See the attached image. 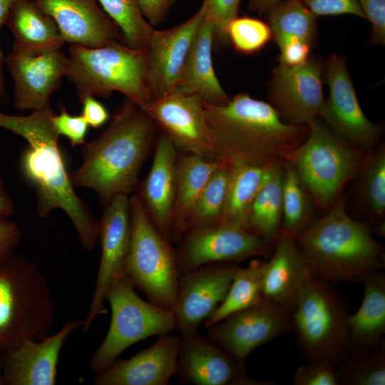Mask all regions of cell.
<instances>
[{
  "label": "cell",
  "instance_id": "1",
  "mask_svg": "<svg viewBox=\"0 0 385 385\" xmlns=\"http://www.w3.org/2000/svg\"><path fill=\"white\" fill-rule=\"evenodd\" d=\"M205 119L218 159L265 165L287 160L306 139L308 125L282 120L274 108L247 93L224 105L203 101Z\"/></svg>",
  "mask_w": 385,
  "mask_h": 385
},
{
  "label": "cell",
  "instance_id": "2",
  "mask_svg": "<svg viewBox=\"0 0 385 385\" xmlns=\"http://www.w3.org/2000/svg\"><path fill=\"white\" fill-rule=\"evenodd\" d=\"M156 124L139 106L125 98L108 125L82 145V163L70 175L74 186L94 190L106 204L128 195L138 182Z\"/></svg>",
  "mask_w": 385,
  "mask_h": 385
},
{
  "label": "cell",
  "instance_id": "3",
  "mask_svg": "<svg viewBox=\"0 0 385 385\" xmlns=\"http://www.w3.org/2000/svg\"><path fill=\"white\" fill-rule=\"evenodd\" d=\"M295 240L313 275L331 283L360 282L384 267V246L365 223L347 214L342 197Z\"/></svg>",
  "mask_w": 385,
  "mask_h": 385
},
{
  "label": "cell",
  "instance_id": "4",
  "mask_svg": "<svg viewBox=\"0 0 385 385\" xmlns=\"http://www.w3.org/2000/svg\"><path fill=\"white\" fill-rule=\"evenodd\" d=\"M54 113L52 109L42 112L23 137L28 146L20 157L21 171L35 190L38 215L43 218L53 210H63L81 245L92 251L98 239L99 221L76 193L52 125Z\"/></svg>",
  "mask_w": 385,
  "mask_h": 385
},
{
  "label": "cell",
  "instance_id": "5",
  "mask_svg": "<svg viewBox=\"0 0 385 385\" xmlns=\"http://www.w3.org/2000/svg\"><path fill=\"white\" fill-rule=\"evenodd\" d=\"M55 313L48 279L35 263L17 254L0 263V356L47 337Z\"/></svg>",
  "mask_w": 385,
  "mask_h": 385
},
{
  "label": "cell",
  "instance_id": "6",
  "mask_svg": "<svg viewBox=\"0 0 385 385\" xmlns=\"http://www.w3.org/2000/svg\"><path fill=\"white\" fill-rule=\"evenodd\" d=\"M66 76L79 100L109 97L118 91L139 106L150 101L148 48H132L120 41L99 47L70 44Z\"/></svg>",
  "mask_w": 385,
  "mask_h": 385
},
{
  "label": "cell",
  "instance_id": "7",
  "mask_svg": "<svg viewBox=\"0 0 385 385\" xmlns=\"http://www.w3.org/2000/svg\"><path fill=\"white\" fill-rule=\"evenodd\" d=\"M346 302L332 283L312 275L290 313L296 342L307 362L337 366L349 351Z\"/></svg>",
  "mask_w": 385,
  "mask_h": 385
},
{
  "label": "cell",
  "instance_id": "8",
  "mask_svg": "<svg viewBox=\"0 0 385 385\" xmlns=\"http://www.w3.org/2000/svg\"><path fill=\"white\" fill-rule=\"evenodd\" d=\"M308 126L307 137L285 161L296 170L314 205L326 210L361 170L369 151L339 138L319 118Z\"/></svg>",
  "mask_w": 385,
  "mask_h": 385
},
{
  "label": "cell",
  "instance_id": "9",
  "mask_svg": "<svg viewBox=\"0 0 385 385\" xmlns=\"http://www.w3.org/2000/svg\"><path fill=\"white\" fill-rule=\"evenodd\" d=\"M131 240L125 272L148 301L174 312L180 272L175 250L158 230L138 194L129 198Z\"/></svg>",
  "mask_w": 385,
  "mask_h": 385
},
{
  "label": "cell",
  "instance_id": "10",
  "mask_svg": "<svg viewBox=\"0 0 385 385\" xmlns=\"http://www.w3.org/2000/svg\"><path fill=\"white\" fill-rule=\"evenodd\" d=\"M126 274L108 288L105 299L111 309L108 332L92 355L89 369L97 374L115 361L133 344L176 329L174 312L140 298Z\"/></svg>",
  "mask_w": 385,
  "mask_h": 385
},
{
  "label": "cell",
  "instance_id": "11",
  "mask_svg": "<svg viewBox=\"0 0 385 385\" xmlns=\"http://www.w3.org/2000/svg\"><path fill=\"white\" fill-rule=\"evenodd\" d=\"M322 73L329 87V96L324 100L319 118L351 145L364 151L375 148L381 136V128L361 109L345 58L331 55L322 65Z\"/></svg>",
  "mask_w": 385,
  "mask_h": 385
},
{
  "label": "cell",
  "instance_id": "12",
  "mask_svg": "<svg viewBox=\"0 0 385 385\" xmlns=\"http://www.w3.org/2000/svg\"><path fill=\"white\" fill-rule=\"evenodd\" d=\"M175 250L180 274L215 263H237L264 255L270 242L240 226L220 223L186 232Z\"/></svg>",
  "mask_w": 385,
  "mask_h": 385
},
{
  "label": "cell",
  "instance_id": "13",
  "mask_svg": "<svg viewBox=\"0 0 385 385\" xmlns=\"http://www.w3.org/2000/svg\"><path fill=\"white\" fill-rule=\"evenodd\" d=\"M206 328L210 340L241 361L257 347L293 332L289 313L266 299Z\"/></svg>",
  "mask_w": 385,
  "mask_h": 385
},
{
  "label": "cell",
  "instance_id": "14",
  "mask_svg": "<svg viewBox=\"0 0 385 385\" xmlns=\"http://www.w3.org/2000/svg\"><path fill=\"white\" fill-rule=\"evenodd\" d=\"M322 64L309 58L296 66L279 63L268 83L269 103L284 123L308 125L319 118L324 102Z\"/></svg>",
  "mask_w": 385,
  "mask_h": 385
},
{
  "label": "cell",
  "instance_id": "15",
  "mask_svg": "<svg viewBox=\"0 0 385 385\" xmlns=\"http://www.w3.org/2000/svg\"><path fill=\"white\" fill-rule=\"evenodd\" d=\"M98 238L101 255L90 309L82 326L85 333L89 331L98 316L107 313L104 302L109 286L125 274V262L131 240L130 205L127 195H117L105 204L99 221Z\"/></svg>",
  "mask_w": 385,
  "mask_h": 385
},
{
  "label": "cell",
  "instance_id": "16",
  "mask_svg": "<svg viewBox=\"0 0 385 385\" xmlns=\"http://www.w3.org/2000/svg\"><path fill=\"white\" fill-rule=\"evenodd\" d=\"M140 107L178 150L218 159L200 97L173 91Z\"/></svg>",
  "mask_w": 385,
  "mask_h": 385
},
{
  "label": "cell",
  "instance_id": "17",
  "mask_svg": "<svg viewBox=\"0 0 385 385\" xmlns=\"http://www.w3.org/2000/svg\"><path fill=\"white\" fill-rule=\"evenodd\" d=\"M237 263H215L181 274L174 314L180 337L197 333L225 299Z\"/></svg>",
  "mask_w": 385,
  "mask_h": 385
},
{
  "label": "cell",
  "instance_id": "18",
  "mask_svg": "<svg viewBox=\"0 0 385 385\" xmlns=\"http://www.w3.org/2000/svg\"><path fill=\"white\" fill-rule=\"evenodd\" d=\"M176 374L180 381L196 385H269L250 379L245 361L226 352L198 332L180 337Z\"/></svg>",
  "mask_w": 385,
  "mask_h": 385
},
{
  "label": "cell",
  "instance_id": "19",
  "mask_svg": "<svg viewBox=\"0 0 385 385\" xmlns=\"http://www.w3.org/2000/svg\"><path fill=\"white\" fill-rule=\"evenodd\" d=\"M4 61L14 81V107L33 111L51 108V96L66 75L68 57L61 49L39 55L11 51Z\"/></svg>",
  "mask_w": 385,
  "mask_h": 385
},
{
  "label": "cell",
  "instance_id": "20",
  "mask_svg": "<svg viewBox=\"0 0 385 385\" xmlns=\"http://www.w3.org/2000/svg\"><path fill=\"white\" fill-rule=\"evenodd\" d=\"M83 320H68L56 333L45 338L24 340L0 356L6 385H53L62 347Z\"/></svg>",
  "mask_w": 385,
  "mask_h": 385
},
{
  "label": "cell",
  "instance_id": "21",
  "mask_svg": "<svg viewBox=\"0 0 385 385\" xmlns=\"http://www.w3.org/2000/svg\"><path fill=\"white\" fill-rule=\"evenodd\" d=\"M30 1L55 21L65 42L91 48L123 42L120 29L97 0Z\"/></svg>",
  "mask_w": 385,
  "mask_h": 385
},
{
  "label": "cell",
  "instance_id": "22",
  "mask_svg": "<svg viewBox=\"0 0 385 385\" xmlns=\"http://www.w3.org/2000/svg\"><path fill=\"white\" fill-rule=\"evenodd\" d=\"M205 17L202 6L185 21L166 30H155L148 49V80L153 99L175 91L198 28Z\"/></svg>",
  "mask_w": 385,
  "mask_h": 385
},
{
  "label": "cell",
  "instance_id": "23",
  "mask_svg": "<svg viewBox=\"0 0 385 385\" xmlns=\"http://www.w3.org/2000/svg\"><path fill=\"white\" fill-rule=\"evenodd\" d=\"M180 336L164 334L128 359H117L96 374L95 385H167L176 374Z\"/></svg>",
  "mask_w": 385,
  "mask_h": 385
},
{
  "label": "cell",
  "instance_id": "24",
  "mask_svg": "<svg viewBox=\"0 0 385 385\" xmlns=\"http://www.w3.org/2000/svg\"><path fill=\"white\" fill-rule=\"evenodd\" d=\"M312 274L295 239L280 234L272 256L265 262L262 297L282 307L290 314Z\"/></svg>",
  "mask_w": 385,
  "mask_h": 385
},
{
  "label": "cell",
  "instance_id": "25",
  "mask_svg": "<svg viewBox=\"0 0 385 385\" xmlns=\"http://www.w3.org/2000/svg\"><path fill=\"white\" fill-rule=\"evenodd\" d=\"M178 149L163 133L155 146L150 171L138 194L153 223L170 242L176 188Z\"/></svg>",
  "mask_w": 385,
  "mask_h": 385
},
{
  "label": "cell",
  "instance_id": "26",
  "mask_svg": "<svg viewBox=\"0 0 385 385\" xmlns=\"http://www.w3.org/2000/svg\"><path fill=\"white\" fill-rule=\"evenodd\" d=\"M214 41L211 23L204 17L183 64L175 91L200 97L212 105H224L230 98L222 87L213 68Z\"/></svg>",
  "mask_w": 385,
  "mask_h": 385
},
{
  "label": "cell",
  "instance_id": "27",
  "mask_svg": "<svg viewBox=\"0 0 385 385\" xmlns=\"http://www.w3.org/2000/svg\"><path fill=\"white\" fill-rule=\"evenodd\" d=\"M4 24L14 36L12 51L18 53H46L65 42L55 21L30 0H13Z\"/></svg>",
  "mask_w": 385,
  "mask_h": 385
},
{
  "label": "cell",
  "instance_id": "28",
  "mask_svg": "<svg viewBox=\"0 0 385 385\" xmlns=\"http://www.w3.org/2000/svg\"><path fill=\"white\" fill-rule=\"evenodd\" d=\"M364 297L356 312L347 322L349 351L374 349L381 344L385 333V274L380 271L364 275L360 280Z\"/></svg>",
  "mask_w": 385,
  "mask_h": 385
},
{
  "label": "cell",
  "instance_id": "29",
  "mask_svg": "<svg viewBox=\"0 0 385 385\" xmlns=\"http://www.w3.org/2000/svg\"><path fill=\"white\" fill-rule=\"evenodd\" d=\"M220 159L184 153L178 155L173 212V237L178 241L187 230L192 209Z\"/></svg>",
  "mask_w": 385,
  "mask_h": 385
},
{
  "label": "cell",
  "instance_id": "30",
  "mask_svg": "<svg viewBox=\"0 0 385 385\" xmlns=\"http://www.w3.org/2000/svg\"><path fill=\"white\" fill-rule=\"evenodd\" d=\"M283 162L274 160L269 164L248 215V230L269 242L276 241L281 232Z\"/></svg>",
  "mask_w": 385,
  "mask_h": 385
},
{
  "label": "cell",
  "instance_id": "31",
  "mask_svg": "<svg viewBox=\"0 0 385 385\" xmlns=\"http://www.w3.org/2000/svg\"><path fill=\"white\" fill-rule=\"evenodd\" d=\"M270 163L265 165L232 163L220 223L248 230L250 210Z\"/></svg>",
  "mask_w": 385,
  "mask_h": 385
},
{
  "label": "cell",
  "instance_id": "32",
  "mask_svg": "<svg viewBox=\"0 0 385 385\" xmlns=\"http://www.w3.org/2000/svg\"><path fill=\"white\" fill-rule=\"evenodd\" d=\"M265 14L279 49L294 43L313 46L317 16L300 0H284Z\"/></svg>",
  "mask_w": 385,
  "mask_h": 385
},
{
  "label": "cell",
  "instance_id": "33",
  "mask_svg": "<svg viewBox=\"0 0 385 385\" xmlns=\"http://www.w3.org/2000/svg\"><path fill=\"white\" fill-rule=\"evenodd\" d=\"M282 220L280 234L296 238L315 220L312 196L287 161L283 162Z\"/></svg>",
  "mask_w": 385,
  "mask_h": 385
},
{
  "label": "cell",
  "instance_id": "34",
  "mask_svg": "<svg viewBox=\"0 0 385 385\" xmlns=\"http://www.w3.org/2000/svg\"><path fill=\"white\" fill-rule=\"evenodd\" d=\"M265 262L252 260L245 267L236 268L227 293L213 314L205 320V327L212 325L228 315L260 303Z\"/></svg>",
  "mask_w": 385,
  "mask_h": 385
},
{
  "label": "cell",
  "instance_id": "35",
  "mask_svg": "<svg viewBox=\"0 0 385 385\" xmlns=\"http://www.w3.org/2000/svg\"><path fill=\"white\" fill-rule=\"evenodd\" d=\"M335 367L339 384L384 385V342L374 349L349 351Z\"/></svg>",
  "mask_w": 385,
  "mask_h": 385
},
{
  "label": "cell",
  "instance_id": "36",
  "mask_svg": "<svg viewBox=\"0 0 385 385\" xmlns=\"http://www.w3.org/2000/svg\"><path fill=\"white\" fill-rule=\"evenodd\" d=\"M231 166L232 163L221 160L192 209L186 232L220 223Z\"/></svg>",
  "mask_w": 385,
  "mask_h": 385
},
{
  "label": "cell",
  "instance_id": "37",
  "mask_svg": "<svg viewBox=\"0 0 385 385\" xmlns=\"http://www.w3.org/2000/svg\"><path fill=\"white\" fill-rule=\"evenodd\" d=\"M120 29L123 42L132 48H148L155 29L143 16L136 0H97Z\"/></svg>",
  "mask_w": 385,
  "mask_h": 385
},
{
  "label": "cell",
  "instance_id": "38",
  "mask_svg": "<svg viewBox=\"0 0 385 385\" xmlns=\"http://www.w3.org/2000/svg\"><path fill=\"white\" fill-rule=\"evenodd\" d=\"M362 193L371 215L382 217L385 212V148L369 151L361 168Z\"/></svg>",
  "mask_w": 385,
  "mask_h": 385
},
{
  "label": "cell",
  "instance_id": "39",
  "mask_svg": "<svg viewBox=\"0 0 385 385\" xmlns=\"http://www.w3.org/2000/svg\"><path fill=\"white\" fill-rule=\"evenodd\" d=\"M229 43L242 54H252L261 50L272 37L268 24L252 17L237 16L226 28Z\"/></svg>",
  "mask_w": 385,
  "mask_h": 385
},
{
  "label": "cell",
  "instance_id": "40",
  "mask_svg": "<svg viewBox=\"0 0 385 385\" xmlns=\"http://www.w3.org/2000/svg\"><path fill=\"white\" fill-rule=\"evenodd\" d=\"M241 0H203L205 17L213 29L214 40L221 44L229 43L226 28L230 21L238 16Z\"/></svg>",
  "mask_w": 385,
  "mask_h": 385
},
{
  "label": "cell",
  "instance_id": "41",
  "mask_svg": "<svg viewBox=\"0 0 385 385\" xmlns=\"http://www.w3.org/2000/svg\"><path fill=\"white\" fill-rule=\"evenodd\" d=\"M51 122L57 135L66 137L73 147L83 145L86 143L88 124L82 115H71L66 107L62 106L60 113L53 115Z\"/></svg>",
  "mask_w": 385,
  "mask_h": 385
},
{
  "label": "cell",
  "instance_id": "42",
  "mask_svg": "<svg viewBox=\"0 0 385 385\" xmlns=\"http://www.w3.org/2000/svg\"><path fill=\"white\" fill-rule=\"evenodd\" d=\"M295 385H339L335 367L327 362H307L294 374Z\"/></svg>",
  "mask_w": 385,
  "mask_h": 385
},
{
  "label": "cell",
  "instance_id": "43",
  "mask_svg": "<svg viewBox=\"0 0 385 385\" xmlns=\"http://www.w3.org/2000/svg\"><path fill=\"white\" fill-rule=\"evenodd\" d=\"M364 19L371 25L372 45L385 44V0H358Z\"/></svg>",
  "mask_w": 385,
  "mask_h": 385
},
{
  "label": "cell",
  "instance_id": "44",
  "mask_svg": "<svg viewBox=\"0 0 385 385\" xmlns=\"http://www.w3.org/2000/svg\"><path fill=\"white\" fill-rule=\"evenodd\" d=\"M317 17L351 14L364 18L358 0H300Z\"/></svg>",
  "mask_w": 385,
  "mask_h": 385
},
{
  "label": "cell",
  "instance_id": "45",
  "mask_svg": "<svg viewBox=\"0 0 385 385\" xmlns=\"http://www.w3.org/2000/svg\"><path fill=\"white\" fill-rule=\"evenodd\" d=\"M21 239V232L18 225L7 218H0V263L15 254Z\"/></svg>",
  "mask_w": 385,
  "mask_h": 385
},
{
  "label": "cell",
  "instance_id": "46",
  "mask_svg": "<svg viewBox=\"0 0 385 385\" xmlns=\"http://www.w3.org/2000/svg\"><path fill=\"white\" fill-rule=\"evenodd\" d=\"M137 4L148 22L155 26L163 22L177 0H136Z\"/></svg>",
  "mask_w": 385,
  "mask_h": 385
},
{
  "label": "cell",
  "instance_id": "47",
  "mask_svg": "<svg viewBox=\"0 0 385 385\" xmlns=\"http://www.w3.org/2000/svg\"><path fill=\"white\" fill-rule=\"evenodd\" d=\"M80 101L83 106L81 115L91 127L98 128L108 120L107 109L94 97L86 96Z\"/></svg>",
  "mask_w": 385,
  "mask_h": 385
},
{
  "label": "cell",
  "instance_id": "48",
  "mask_svg": "<svg viewBox=\"0 0 385 385\" xmlns=\"http://www.w3.org/2000/svg\"><path fill=\"white\" fill-rule=\"evenodd\" d=\"M14 202L0 175V218H7L14 212Z\"/></svg>",
  "mask_w": 385,
  "mask_h": 385
},
{
  "label": "cell",
  "instance_id": "49",
  "mask_svg": "<svg viewBox=\"0 0 385 385\" xmlns=\"http://www.w3.org/2000/svg\"><path fill=\"white\" fill-rule=\"evenodd\" d=\"M13 0H0V27L4 23L7 13L10 9ZM2 52L0 50V97L4 94V81L2 73Z\"/></svg>",
  "mask_w": 385,
  "mask_h": 385
},
{
  "label": "cell",
  "instance_id": "50",
  "mask_svg": "<svg viewBox=\"0 0 385 385\" xmlns=\"http://www.w3.org/2000/svg\"><path fill=\"white\" fill-rule=\"evenodd\" d=\"M282 1L284 0H249V9L259 14H265Z\"/></svg>",
  "mask_w": 385,
  "mask_h": 385
},
{
  "label": "cell",
  "instance_id": "51",
  "mask_svg": "<svg viewBox=\"0 0 385 385\" xmlns=\"http://www.w3.org/2000/svg\"><path fill=\"white\" fill-rule=\"evenodd\" d=\"M0 385H4L3 377H2L1 357H0Z\"/></svg>",
  "mask_w": 385,
  "mask_h": 385
}]
</instances>
